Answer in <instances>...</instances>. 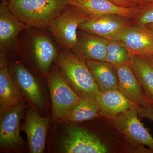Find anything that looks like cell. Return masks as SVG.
Instances as JSON below:
<instances>
[{"instance_id":"1","label":"cell","mask_w":153,"mask_h":153,"mask_svg":"<svg viewBox=\"0 0 153 153\" xmlns=\"http://www.w3.org/2000/svg\"><path fill=\"white\" fill-rule=\"evenodd\" d=\"M68 123L60 139L61 152L66 153H130L125 139L111 126L100 134ZM112 125V124H111Z\"/></svg>"},{"instance_id":"20","label":"cell","mask_w":153,"mask_h":153,"mask_svg":"<svg viewBox=\"0 0 153 153\" xmlns=\"http://www.w3.org/2000/svg\"><path fill=\"white\" fill-rule=\"evenodd\" d=\"M95 97L91 95L81 97L79 102L67 112L61 121L83 122L101 116L100 108Z\"/></svg>"},{"instance_id":"24","label":"cell","mask_w":153,"mask_h":153,"mask_svg":"<svg viewBox=\"0 0 153 153\" xmlns=\"http://www.w3.org/2000/svg\"><path fill=\"white\" fill-rule=\"evenodd\" d=\"M137 112L139 117L145 118L153 121V107L151 105L139 107Z\"/></svg>"},{"instance_id":"7","label":"cell","mask_w":153,"mask_h":153,"mask_svg":"<svg viewBox=\"0 0 153 153\" xmlns=\"http://www.w3.org/2000/svg\"><path fill=\"white\" fill-rule=\"evenodd\" d=\"M28 105L24 102L0 108V145L6 150L16 149L23 144L20 134V121Z\"/></svg>"},{"instance_id":"27","label":"cell","mask_w":153,"mask_h":153,"mask_svg":"<svg viewBox=\"0 0 153 153\" xmlns=\"http://www.w3.org/2000/svg\"><path fill=\"white\" fill-rule=\"evenodd\" d=\"M146 26L148 28L150 29L151 30H152L153 31V24H149V25H147Z\"/></svg>"},{"instance_id":"25","label":"cell","mask_w":153,"mask_h":153,"mask_svg":"<svg viewBox=\"0 0 153 153\" xmlns=\"http://www.w3.org/2000/svg\"><path fill=\"white\" fill-rule=\"evenodd\" d=\"M112 2L118 5L124 7H133L138 6L133 3L130 2L128 0H109Z\"/></svg>"},{"instance_id":"23","label":"cell","mask_w":153,"mask_h":153,"mask_svg":"<svg viewBox=\"0 0 153 153\" xmlns=\"http://www.w3.org/2000/svg\"><path fill=\"white\" fill-rule=\"evenodd\" d=\"M132 20L134 23L143 26L153 24V3L142 6Z\"/></svg>"},{"instance_id":"18","label":"cell","mask_w":153,"mask_h":153,"mask_svg":"<svg viewBox=\"0 0 153 153\" xmlns=\"http://www.w3.org/2000/svg\"><path fill=\"white\" fill-rule=\"evenodd\" d=\"M85 62L101 92L118 89V78L115 66L106 61L86 60Z\"/></svg>"},{"instance_id":"11","label":"cell","mask_w":153,"mask_h":153,"mask_svg":"<svg viewBox=\"0 0 153 153\" xmlns=\"http://www.w3.org/2000/svg\"><path fill=\"white\" fill-rule=\"evenodd\" d=\"M12 73L11 76L22 96L35 106L44 108L45 102L41 86L32 73L22 63L15 62Z\"/></svg>"},{"instance_id":"2","label":"cell","mask_w":153,"mask_h":153,"mask_svg":"<svg viewBox=\"0 0 153 153\" xmlns=\"http://www.w3.org/2000/svg\"><path fill=\"white\" fill-rule=\"evenodd\" d=\"M67 0H10L12 13L27 27L44 29L65 10Z\"/></svg>"},{"instance_id":"29","label":"cell","mask_w":153,"mask_h":153,"mask_svg":"<svg viewBox=\"0 0 153 153\" xmlns=\"http://www.w3.org/2000/svg\"><path fill=\"white\" fill-rule=\"evenodd\" d=\"M152 3H153V0H152Z\"/></svg>"},{"instance_id":"28","label":"cell","mask_w":153,"mask_h":153,"mask_svg":"<svg viewBox=\"0 0 153 153\" xmlns=\"http://www.w3.org/2000/svg\"><path fill=\"white\" fill-rule=\"evenodd\" d=\"M10 0H1L2 2H9Z\"/></svg>"},{"instance_id":"14","label":"cell","mask_w":153,"mask_h":153,"mask_svg":"<svg viewBox=\"0 0 153 153\" xmlns=\"http://www.w3.org/2000/svg\"><path fill=\"white\" fill-rule=\"evenodd\" d=\"M77 33V41L73 52L85 60L105 61L107 41L92 33L82 31Z\"/></svg>"},{"instance_id":"4","label":"cell","mask_w":153,"mask_h":153,"mask_svg":"<svg viewBox=\"0 0 153 153\" xmlns=\"http://www.w3.org/2000/svg\"><path fill=\"white\" fill-rule=\"evenodd\" d=\"M47 82L52 104V119L61 121L67 112L80 101L60 69L54 67L47 74Z\"/></svg>"},{"instance_id":"13","label":"cell","mask_w":153,"mask_h":153,"mask_svg":"<svg viewBox=\"0 0 153 153\" xmlns=\"http://www.w3.org/2000/svg\"><path fill=\"white\" fill-rule=\"evenodd\" d=\"M121 41L134 55H153V31L146 26L133 23L124 34Z\"/></svg>"},{"instance_id":"21","label":"cell","mask_w":153,"mask_h":153,"mask_svg":"<svg viewBox=\"0 0 153 153\" xmlns=\"http://www.w3.org/2000/svg\"><path fill=\"white\" fill-rule=\"evenodd\" d=\"M32 43L36 64L41 72L47 75L52 62L58 56L57 49L51 40L45 36H35Z\"/></svg>"},{"instance_id":"10","label":"cell","mask_w":153,"mask_h":153,"mask_svg":"<svg viewBox=\"0 0 153 153\" xmlns=\"http://www.w3.org/2000/svg\"><path fill=\"white\" fill-rule=\"evenodd\" d=\"M49 122V117H42L35 109L28 107L20 128L27 136L29 152H44Z\"/></svg>"},{"instance_id":"9","label":"cell","mask_w":153,"mask_h":153,"mask_svg":"<svg viewBox=\"0 0 153 153\" xmlns=\"http://www.w3.org/2000/svg\"><path fill=\"white\" fill-rule=\"evenodd\" d=\"M67 1L68 5L79 9L89 18L114 15L132 20L142 7H124L109 0H67Z\"/></svg>"},{"instance_id":"3","label":"cell","mask_w":153,"mask_h":153,"mask_svg":"<svg viewBox=\"0 0 153 153\" xmlns=\"http://www.w3.org/2000/svg\"><path fill=\"white\" fill-rule=\"evenodd\" d=\"M55 61L71 88L79 97L96 96L100 92L85 60L73 51L66 50L61 52Z\"/></svg>"},{"instance_id":"19","label":"cell","mask_w":153,"mask_h":153,"mask_svg":"<svg viewBox=\"0 0 153 153\" xmlns=\"http://www.w3.org/2000/svg\"><path fill=\"white\" fill-rule=\"evenodd\" d=\"M0 60V105L12 106L21 104L24 102L22 95L14 83L2 52Z\"/></svg>"},{"instance_id":"16","label":"cell","mask_w":153,"mask_h":153,"mask_svg":"<svg viewBox=\"0 0 153 153\" xmlns=\"http://www.w3.org/2000/svg\"><path fill=\"white\" fill-rule=\"evenodd\" d=\"M118 78V90L139 106L149 105L144 98L139 81L129 63L115 66Z\"/></svg>"},{"instance_id":"22","label":"cell","mask_w":153,"mask_h":153,"mask_svg":"<svg viewBox=\"0 0 153 153\" xmlns=\"http://www.w3.org/2000/svg\"><path fill=\"white\" fill-rule=\"evenodd\" d=\"M134 54L121 41H107L105 61L117 66L130 63Z\"/></svg>"},{"instance_id":"8","label":"cell","mask_w":153,"mask_h":153,"mask_svg":"<svg viewBox=\"0 0 153 153\" xmlns=\"http://www.w3.org/2000/svg\"><path fill=\"white\" fill-rule=\"evenodd\" d=\"M133 23L131 19L119 15H105L89 18L79 26V29L108 41H121L126 31Z\"/></svg>"},{"instance_id":"5","label":"cell","mask_w":153,"mask_h":153,"mask_svg":"<svg viewBox=\"0 0 153 153\" xmlns=\"http://www.w3.org/2000/svg\"><path fill=\"white\" fill-rule=\"evenodd\" d=\"M137 108L121 114L109 120L132 146L139 149L142 153H153V137L139 118Z\"/></svg>"},{"instance_id":"6","label":"cell","mask_w":153,"mask_h":153,"mask_svg":"<svg viewBox=\"0 0 153 153\" xmlns=\"http://www.w3.org/2000/svg\"><path fill=\"white\" fill-rule=\"evenodd\" d=\"M70 6L51 21L48 27L61 46L73 51L77 43V30L89 17L77 8Z\"/></svg>"},{"instance_id":"12","label":"cell","mask_w":153,"mask_h":153,"mask_svg":"<svg viewBox=\"0 0 153 153\" xmlns=\"http://www.w3.org/2000/svg\"><path fill=\"white\" fill-rule=\"evenodd\" d=\"M95 97L102 116L108 120L140 107L126 97L118 89L100 91Z\"/></svg>"},{"instance_id":"30","label":"cell","mask_w":153,"mask_h":153,"mask_svg":"<svg viewBox=\"0 0 153 153\" xmlns=\"http://www.w3.org/2000/svg\"></svg>"},{"instance_id":"17","label":"cell","mask_w":153,"mask_h":153,"mask_svg":"<svg viewBox=\"0 0 153 153\" xmlns=\"http://www.w3.org/2000/svg\"><path fill=\"white\" fill-rule=\"evenodd\" d=\"M139 81L143 94L153 107V56L133 55L130 63Z\"/></svg>"},{"instance_id":"26","label":"cell","mask_w":153,"mask_h":153,"mask_svg":"<svg viewBox=\"0 0 153 153\" xmlns=\"http://www.w3.org/2000/svg\"><path fill=\"white\" fill-rule=\"evenodd\" d=\"M137 6H144L152 3V0H128Z\"/></svg>"},{"instance_id":"15","label":"cell","mask_w":153,"mask_h":153,"mask_svg":"<svg viewBox=\"0 0 153 153\" xmlns=\"http://www.w3.org/2000/svg\"><path fill=\"white\" fill-rule=\"evenodd\" d=\"M8 3L1 1L0 5V47L2 51L13 47L20 32L27 28L12 13Z\"/></svg>"}]
</instances>
